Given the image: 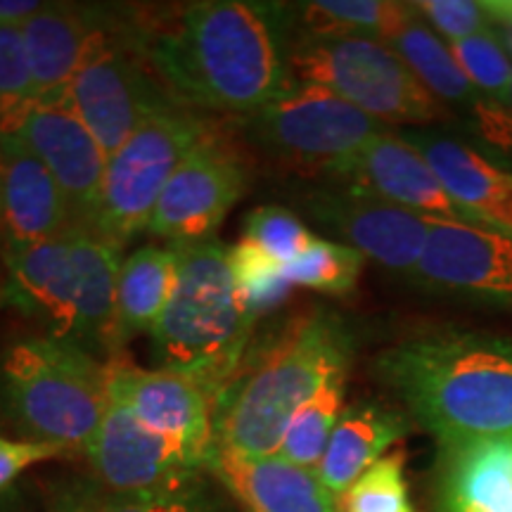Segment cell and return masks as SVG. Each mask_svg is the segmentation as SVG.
I'll return each mask as SVG.
<instances>
[{"label": "cell", "mask_w": 512, "mask_h": 512, "mask_svg": "<svg viewBox=\"0 0 512 512\" xmlns=\"http://www.w3.org/2000/svg\"><path fill=\"white\" fill-rule=\"evenodd\" d=\"M283 15L264 3L200 0L136 31L176 105L249 117L292 86Z\"/></svg>", "instance_id": "6da1fadb"}, {"label": "cell", "mask_w": 512, "mask_h": 512, "mask_svg": "<svg viewBox=\"0 0 512 512\" xmlns=\"http://www.w3.org/2000/svg\"><path fill=\"white\" fill-rule=\"evenodd\" d=\"M375 373L439 446L512 434V339L427 332L382 351Z\"/></svg>", "instance_id": "7a4b0ae2"}, {"label": "cell", "mask_w": 512, "mask_h": 512, "mask_svg": "<svg viewBox=\"0 0 512 512\" xmlns=\"http://www.w3.org/2000/svg\"><path fill=\"white\" fill-rule=\"evenodd\" d=\"M354 337L337 316L311 311L294 318L214 401L216 448L242 458L278 456L299 408L335 375L349 370Z\"/></svg>", "instance_id": "3957f363"}, {"label": "cell", "mask_w": 512, "mask_h": 512, "mask_svg": "<svg viewBox=\"0 0 512 512\" xmlns=\"http://www.w3.org/2000/svg\"><path fill=\"white\" fill-rule=\"evenodd\" d=\"M178 247V280L157 320L152 356L162 370L185 375L219 396L238 373L256 320L242 304L219 242Z\"/></svg>", "instance_id": "277c9868"}, {"label": "cell", "mask_w": 512, "mask_h": 512, "mask_svg": "<svg viewBox=\"0 0 512 512\" xmlns=\"http://www.w3.org/2000/svg\"><path fill=\"white\" fill-rule=\"evenodd\" d=\"M0 396L29 441L74 456L110 408V368L67 339H19L0 361Z\"/></svg>", "instance_id": "5b68a950"}, {"label": "cell", "mask_w": 512, "mask_h": 512, "mask_svg": "<svg viewBox=\"0 0 512 512\" xmlns=\"http://www.w3.org/2000/svg\"><path fill=\"white\" fill-rule=\"evenodd\" d=\"M294 83H311L366 112L380 124H432L446 107L384 41L366 36H302L290 43Z\"/></svg>", "instance_id": "8992f818"}, {"label": "cell", "mask_w": 512, "mask_h": 512, "mask_svg": "<svg viewBox=\"0 0 512 512\" xmlns=\"http://www.w3.org/2000/svg\"><path fill=\"white\" fill-rule=\"evenodd\" d=\"M67 98L107 157L147 119L176 105L147 62L136 24L102 10Z\"/></svg>", "instance_id": "52a82bcc"}, {"label": "cell", "mask_w": 512, "mask_h": 512, "mask_svg": "<svg viewBox=\"0 0 512 512\" xmlns=\"http://www.w3.org/2000/svg\"><path fill=\"white\" fill-rule=\"evenodd\" d=\"M209 136L207 121L181 105L147 119L107 157L93 233L119 249L143 230L147 233L166 183Z\"/></svg>", "instance_id": "ba28073f"}, {"label": "cell", "mask_w": 512, "mask_h": 512, "mask_svg": "<svg viewBox=\"0 0 512 512\" xmlns=\"http://www.w3.org/2000/svg\"><path fill=\"white\" fill-rule=\"evenodd\" d=\"M256 143L309 174L344 178L366 147L387 131L347 100L311 83H294L245 117Z\"/></svg>", "instance_id": "9c48e42d"}, {"label": "cell", "mask_w": 512, "mask_h": 512, "mask_svg": "<svg viewBox=\"0 0 512 512\" xmlns=\"http://www.w3.org/2000/svg\"><path fill=\"white\" fill-rule=\"evenodd\" d=\"M411 280L453 302L512 311V238L482 226L432 221Z\"/></svg>", "instance_id": "30bf717a"}, {"label": "cell", "mask_w": 512, "mask_h": 512, "mask_svg": "<svg viewBox=\"0 0 512 512\" xmlns=\"http://www.w3.org/2000/svg\"><path fill=\"white\" fill-rule=\"evenodd\" d=\"M245 188V166L211 133L166 183L147 233L169 240L171 245L209 242Z\"/></svg>", "instance_id": "8fae6325"}, {"label": "cell", "mask_w": 512, "mask_h": 512, "mask_svg": "<svg viewBox=\"0 0 512 512\" xmlns=\"http://www.w3.org/2000/svg\"><path fill=\"white\" fill-rule=\"evenodd\" d=\"M93 475L112 494L171 489L195 482L204 460L145 427L124 403L110 396V408L83 451Z\"/></svg>", "instance_id": "7c38bea8"}, {"label": "cell", "mask_w": 512, "mask_h": 512, "mask_svg": "<svg viewBox=\"0 0 512 512\" xmlns=\"http://www.w3.org/2000/svg\"><path fill=\"white\" fill-rule=\"evenodd\" d=\"M107 368L112 399L124 403L152 432L183 446L209 465L216 448L214 396L202 384L171 370L131 366L124 358H114Z\"/></svg>", "instance_id": "4fadbf2b"}, {"label": "cell", "mask_w": 512, "mask_h": 512, "mask_svg": "<svg viewBox=\"0 0 512 512\" xmlns=\"http://www.w3.org/2000/svg\"><path fill=\"white\" fill-rule=\"evenodd\" d=\"M17 136L60 185L72 226L93 228L107 155L67 95L36 102Z\"/></svg>", "instance_id": "5bb4252c"}, {"label": "cell", "mask_w": 512, "mask_h": 512, "mask_svg": "<svg viewBox=\"0 0 512 512\" xmlns=\"http://www.w3.org/2000/svg\"><path fill=\"white\" fill-rule=\"evenodd\" d=\"M309 211L347 240L344 245L406 278H413L430 238L432 219L363 192H316Z\"/></svg>", "instance_id": "9a60e30c"}, {"label": "cell", "mask_w": 512, "mask_h": 512, "mask_svg": "<svg viewBox=\"0 0 512 512\" xmlns=\"http://www.w3.org/2000/svg\"><path fill=\"white\" fill-rule=\"evenodd\" d=\"M344 183L349 185V190L399 204L425 219L479 226L448 195L418 147L396 133H380L351 164L344 174Z\"/></svg>", "instance_id": "2e32d148"}, {"label": "cell", "mask_w": 512, "mask_h": 512, "mask_svg": "<svg viewBox=\"0 0 512 512\" xmlns=\"http://www.w3.org/2000/svg\"><path fill=\"white\" fill-rule=\"evenodd\" d=\"M12 297L46 325L50 337L76 342L79 335L81 271L69 226L36 245L5 249Z\"/></svg>", "instance_id": "e0dca14e"}, {"label": "cell", "mask_w": 512, "mask_h": 512, "mask_svg": "<svg viewBox=\"0 0 512 512\" xmlns=\"http://www.w3.org/2000/svg\"><path fill=\"white\" fill-rule=\"evenodd\" d=\"M60 185L19 136H0V245L19 249L69 226Z\"/></svg>", "instance_id": "ac0fdd59"}, {"label": "cell", "mask_w": 512, "mask_h": 512, "mask_svg": "<svg viewBox=\"0 0 512 512\" xmlns=\"http://www.w3.org/2000/svg\"><path fill=\"white\" fill-rule=\"evenodd\" d=\"M418 147L448 195L479 226L512 238V171L486 157L475 145L437 131H413L403 136Z\"/></svg>", "instance_id": "d6986e66"}, {"label": "cell", "mask_w": 512, "mask_h": 512, "mask_svg": "<svg viewBox=\"0 0 512 512\" xmlns=\"http://www.w3.org/2000/svg\"><path fill=\"white\" fill-rule=\"evenodd\" d=\"M207 470L245 512H339L337 496L320 482L316 470L280 456L242 458L214 448Z\"/></svg>", "instance_id": "ffe728a7"}, {"label": "cell", "mask_w": 512, "mask_h": 512, "mask_svg": "<svg viewBox=\"0 0 512 512\" xmlns=\"http://www.w3.org/2000/svg\"><path fill=\"white\" fill-rule=\"evenodd\" d=\"M437 512H512V434L439 446Z\"/></svg>", "instance_id": "44dd1931"}, {"label": "cell", "mask_w": 512, "mask_h": 512, "mask_svg": "<svg viewBox=\"0 0 512 512\" xmlns=\"http://www.w3.org/2000/svg\"><path fill=\"white\" fill-rule=\"evenodd\" d=\"M95 22L98 10L93 8L46 3L19 29L38 102L67 95Z\"/></svg>", "instance_id": "7402d4cb"}, {"label": "cell", "mask_w": 512, "mask_h": 512, "mask_svg": "<svg viewBox=\"0 0 512 512\" xmlns=\"http://www.w3.org/2000/svg\"><path fill=\"white\" fill-rule=\"evenodd\" d=\"M411 422L394 408L377 401H361L344 408L335 432L318 465V477L337 498L368 472L384 451L406 437Z\"/></svg>", "instance_id": "603a6c76"}, {"label": "cell", "mask_w": 512, "mask_h": 512, "mask_svg": "<svg viewBox=\"0 0 512 512\" xmlns=\"http://www.w3.org/2000/svg\"><path fill=\"white\" fill-rule=\"evenodd\" d=\"M178 280V247H140L119 268L114 344L124 347L140 332L155 330Z\"/></svg>", "instance_id": "cb8c5ba5"}, {"label": "cell", "mask_w": 512, "mask_h": 512, "mask_svg": "<svg viewBox=\"0 0 512 512\" xmlns=\"http://www.w3.org/2000/svg\"><path fill=\"white\" fill-rule=\"evenodd\" d=\"M384 43L396 50V55L408 64V69L418 76V81L441 105L456 107L467 119V124L475 119V114L489 100L472 86V81L467 79L458 60L453 57L448 43L441 41V36L434 34L430 24L420 15H415L411 22L403 24Z\"/></svg>", "instance_id": "d4e9b609"}, {"label": "cell", "mask_w": 512, "mask_h": 512, "mask_svg": "<svg viewBox=\"0 0 512 512\" xmlns=\"http://www.w3.org/2000/svg\"><path fill=\"white\" fill-rule=\"evenodd\" d=\"M302 36H366L389 41L403 24L418 15L413 3L392 0H316L297 8Z\"/></svg>", "instance_id": "484cf974"}, {"label": "cell", "mask_w": 512, "mask_h": 512, "mask_svg": "<svg viewBox=\"0 0 512 512\" xmlns=\"http://www.w3.org/2000/svg\"><path fill=\"white\" fill-rule=\"evenodd\" d=\"M344 392H347V373L325 382L292 418L278 456L306 470H318L332 432L344 413Z\"/></svg>", "instance_id": "4316f807"}, {"label": "cell", "mask_w": 512, "mask_h": 512, "mask_svg": "<svg viewBox=\"0 0 512 512\" xmlns=\"http://www.w3.org/2000/svg\"><path fill=\"white\" fill-rule=\"evenodd\" d=\"M228 266L233 273L235 290L254 320L278 309L292 290L283 264H278L273 256H268L264 249L249 240H240L238 245L228 249Z\"/></svg>", "instance_id": "83f0119b"}, {"label": "cell", "mask_w": 512, "mask_h": 512, "mask_svg": "<svg viewBox=\"0 0 512 512\" xmlns=\"http://www.w3.org/2000/svg\"><path fill=\"white\" fill-rule=\"evenodd\" d=\"M366 256L344 242L316 238L302 256L283 266L292 287H309L325 294H349L361 278Z\"/></svg>", "instance_id": "f1b7e54d"}, {"label": "cell", "mask_w": 512, "mask_h": 512, "mask_svg": "<svg viewBox=\"0 0 512 512\" xmlns=\"http://www.w3.org/2000/svg\"><path fill=\"white\" fill-rule=\"evenodd\" d=\"M36 102L22 31L0 27V136H17Z\"/></svg>", "instance_id": "f546056e"}, {"label": "cell", "mask_w": 512, "mask_h": 512, "mask_svg": "<svg viewBox=\"0 0 512 512\" xmlns=\"http://www.w3.org/2000/svg\"><path fill=\"white\" fill-rule=\"evenodd\" d=\"M448 48L479 93L512 107V60L494 31L453 41Z\"/></svg>", "instance_id": "4dcf8cb0"}, {"label": "cell", "mask_w": 512, "mask_h": 512, "mask_svg": "<svg viewBox=\"0 0 512 512\" xmlns=\"http://www.w3.org/2000/svg\"><path fill=\"white\" fill-rule=\"evenodd\" d=\"M403 463V453L377 460L344 494L342 512H415Z\"/></svg>", "instance_id": "1f68e13d"}, {"label": "cell", "mask_w": 512, "mask_h": 512, "mask_svg": "<svg viewBox=\"0 0 512 512\" xmlns=\"http://www.w3.org/2000/svg\"><path fill=\"white\" fill-rule=\"evenodd\" d=\"M245 240L254 242L278 264L287 266L309 249L316 235L290 209L266 204V207H256L247 214Z\"/></svg>", "instance_id": "d6a6232c"}, {"label": "cell", "mask_w": 512, "mask_h": 512, "mask_svg": "<svg viewBox=\"0 0 512 512\" xmlns=\"http://www.w3.org/2000/svg\"><path fill=\"white\" fill-rule=\"evenodd\" d=\"M76 512H219L200 482L140 494H107L91 498Z\"/></svg>", "instance_id": "836d02e7"}, {"label": "cell", "mask_w": 512, "mask_h": 512, "mask_svg": "<svg viewBox=\"0 0 512 512\" xmlns=\"http://www.w3.org/2000/svg\"><path fill=\"white\" fill-rule=\"evenodd\" d=\"M413 5L434 34L448 38V43L491 31L482 0H420Z\"/></svg>", "instance_id": "e575fe53"}, {"label": "cell", "mask_w": 512, "mask_h": 512, "mask_svg": "<svg viewBox=\"0 0 512 512\" xmlns=\"http://www.w3.org/2000/svg\"><path fill=\"white\" fill-rule=\"evenodd\" d=\"M62 456H69V453L57 446L41 444V441L0 437V491L8 489L24 470H29V467Z\"/></svg>", "instance_id": "d590c367"}, {"label": "cell", "mask_w": 512, "mask_h": 512, "mask_svg": "<svg viewBox=\"0 0 512 512\" xmlns=\"http://www.w3.org/2000/svg\"><path fill=\"white\" fill-rule=\"evenodd\" d=\"M482 5L489 15L491 31L512 55V0H482Z\"/></svg>", "instance_id": "8d00e7d4"}, {"label": "cell", "mask_w": 512, "mask_h": 512, "mask_svg": "<svg viewBox=\"0 0 512 512\" xmlns=\"http://www.w3.org/2000/svg\"><path fill=\"white\" fill-rule=\"evenodd\" d=\"M43 5L38 0H0V27L22 29Z\"/></svg>", "instance_id": "74e56055"}]
</instances>
